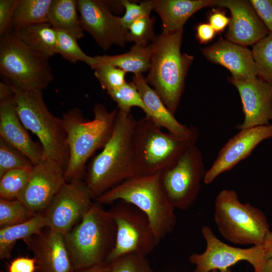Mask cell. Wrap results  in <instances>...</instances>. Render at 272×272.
<instances>
[{
  "label": "cell",
  "mask_w": 272,
  "mask_h": 272,
  "mask_svg": "<svg viewBox=\"0 0 272 272\" xmlns=\"http://www.w3.org/2000/svg\"><path fill=\"white\" fill-rule=\"evenodd\" d=\"M136 120L130 112L117 110L110 138L88 167L85 183L93 199L139 175L132 143Z\"/></svg>",
  "instance_id": "obj_1"
},
{
  "label": "cell",
  "mask_w": 272,
  "mask_h": 272,
  "mask_svg": "<svg viewBox=\"0 0 272 272\" xmlns=\"http://www.w3.org/2000/svg\"><path fill=\"white\" fill-rule=\"evenodd\" d=\"M95 200L101 205L123 200L134 205L146 215L159 242L171 233L176 225V209L163 190L161 172L130 178Z\"/></svg>",
  "instance_id": "obj_2"
},
{
  "label": "cell",
  "mask_w": 272,
  "mask_h": 272,
  "mask_svg": "<svg viewBox=\"0 0 272 272\" xmlns=\"http://www.w3.org/2000/svg\"><path fill=\"white\" fill-rule=\"evenodd\" d=\"M117 110L109 111L104 105L97 103L91 120L86 119L77 107L63 114L61 118L70 150L69 161L64 171L66 182L81 178L88 159L107 143L113 129Z\"/></svg>",
  "instance_id": "obj_3"
},
{
  "label": "cell",
  "mask_w": 272,
  "mask_h": 272,
  "mask_svg": "<svg viewBox=\"0 0 272 272\" xmlns=\"http://www.w3.org/2000/svg\"><path fill=\"white\" fill-rule=\"evenodd\" d=\"M182 33L183 29L162 32L155 37L152 42L153 51L146 79L173 114L179 105L185 77L193 59L192 56L181 53Z\"/></svg>",
  "instance_id": "obj_4"
},
{
  "label": "cell",
  "mask_w": 272,
  "mask_h": 272,
  "mask_svg": "<svg viewBox=\"0 0 272 272\" xmlns=\"http://www.w3.org/2000/svg\"><path fill=\"white\" fill-rule=\"evenodd\" d=\"M101 205L93 202L80 222L64 235L74 270L105 263L114 248L116 225Z\"/></svg>",
  "instance_id": "obj_5"
},
{
  "label": "cell",
  "mask_w": 272,
  "mask_h": 272,
  "mask_svg": "<svg viewBox=\"0 0 272 272\" xmlns=\"http://www.w3.org/2000/svg\"><path fill=\"white\" fill-rule=\"evenodd\" d=\"M161 128L146 116L136 120L132 143L139 175L153 174L171 167L196 145L199 135L198 128L192 125L184 137L165 133Z\"/></svg>",
  "instance_id": "obj_6"
},
{
  "label": "cell",
  "mask_w": 272,
  "mask_h": 272,
  "mask_svg": "<svg viewBox=\"0 0 272 272\" xmlns=\"http://www.w3.org/2000/svg\"><path fill=\"white\" fill-rule=\"evenodd\" d=\"M10 86L14 92V104L21 121L41 143L43 160L55 162L65 171L70 150L62 118L49 111L42 91L27 90Z\"/></svg>",
  "instance_id": "obj_7"
},
{
  "label": "cell",
  "mask_w": 272,
  "mask_h": 272,
  "mask_svg": "<svg viewBox=\"0 0 272 272\" xmlns=\"http://www.w3.org/2000/svg\"><path fill=\"white\" fill-rule=\"evenodd\" d=\"M48 59L27 46L13 30L1 37L0 73L10 85L42 91L53 79Z\"/></svg>",
  "instance_id": "obj_8"
},
{
  "label": "cell",
  "mask_w": 272,
  "mask_h": 272,
  "mask_svg": "<svg viewBox=\"0 0 272 272\" xmlns=\"http://www.w3.org/2000/svg\"><path fill=\"white\" fill-rule=\"evenodd\" d=\"M214 220L220 234L235 244H262L270 231L265 214L249 203L241 202L233 189H223L216 196Z\"/></svg>",
  "instance_id": "obj_9"
},
{
  "label": "cell",
  "mask_w": 272,
  "mask_h": 272,
  "mask_svg": "<svg viewBox=\"0 0 272 272\" xmlns=\"http://www.w3.org/2000/svg\"><path fill=\"white\" fill-rule=\"evenodd\" d=\"M109 211L116 225V238L106 263L110 264L126 254L146 256L153 251L159 242L143 212L123 200L116 201Z\"/></svg>",
  "instance_id": "obj_10"
},
{
  "label": "cell",
  "mask_w": 272,
  "mask_h": 272,
  "mask_svg": "<svg viewBox=\"0 0 272 272\" xmlns=\"http://www.w3.org/2000/svg\"><path fill=\"white\" fill-rule=\"evenodd\" d=\"M206 171L202 153L195 145L172 166L161 172L162 187L175 209L185 210L193 205Z\"/></svg>",
  "instance_id": "obj_11"
},
{
  "label": "cell",
  "mask_w": 272,
  "mask_h": 272,
  "mask_svg": "<svg viewBox=\"0 0 272 272\" xmlns=\"http://www.w3.org/2000/svg\"><path fill=\"white\" fill-rule=\"evenodd\" d=\"M201 233L206 242L205 251L189 256V261L195 265L194 272H231L230 267L241 261L250 263L254 272H262L266 261L262 244L248 248L230 246L218 239L207 226L201 228Z\"/></svg>",
  "instance_id": "obj_12"
},
{
  "label": "cell",
  "mask_w": 272,
  "mask_h": 272,
  "mask_svg": "<svg viewBox=\"0 0 272 272\" xmlns=\"http://www.w3.org/2000/svg\"><path fill=\"white\" fill-rule=\"evenodd\" d=\"M92 199L88 187L81 178L66 182L44 211L46 227L64 235L80 222Z\"/></svg>",
  "instance_id": "obj_13"
},
{
  "label": "cell",
  "mask_w": 272,
  "mask_h": 272,
  "mask_svg": "<svg viewBox=\"0 0 272 272\" xmlns=\"http://www.w3.org/2000/svg\"><path fill=\"white\" fill-rule=\"evenodd\" d=\"M77 3L84 31L90 33L102 49L106 50L113 45L124 46L127 31L105 1L79 0Z\"/></svg>",
  "instance_id": "obj_14"
},
{
  "label": "cell",
  "mask_w": 272,
  "mask_h": 272,
  "mask_svg": "<svg viewBox=\"0 0 272 272\" xmlns=\"http://www.w3.org/2000/svg\"><path fill=\"white\" fill-rule=\"evenodd\" d=\"M66 182L64 169L58 163L42 160L34 165L17 199L34 214L44 212Z\"/></svg>",
  "instance_id": "obj_15"
},
{
  "label": "cell",
  "mask_w": 272,
  "mask_h": 272,
  "mask_svg": "<svg viewBox=\"0 0 272 272\" xmlns=\"http://www.w3.org/2000/svg\"><path fill=\"white\" fill-rule=\"evenodd\" d=\"M272 138V124L240 130L219 151L217 158L207 170L203 182L212 183L220 175L233 169L250 155L262 142Z\"/></svg>",
  "instance_id": "obj_16"
},
{
  "label": "cell",
  "mask_w": 272,
  "mask_h": 272,
  "mask_svg": "<svg viewBox=\"0 0 272 272\" xmlns=\"http://www.w3.org/2000/svg\"><path fill=\"white\" fill-rule=\"evenodd\" d=\"M228 81L237 89L242 105L244 120L235 127L239 130L269 125L272 121V85L256 78Z\"/></svg>",
  "instance_id": "obj_17"
},
{
  "label": "cell",
  "mask_w": 272,
  "mask_h": 272,
  "mask_svg": "<svg viewBox=\"0 0 272 272\" xmlns=\"http://www.w3.org/2000/svg\"><path fill=\"white\" fill-rule=\"evenodd\" d=\"M212 6L230 10L231 17L226 37L231 42L240 45H254L269 33L249 1L214 0Z\"/></svg>",
  "instance_id": "obj_18"
},
{
  "label": "cell",
  "mask_w": 272,
  "mask_h": 272,
  "mask_svg": "<svg viewBox=\"0 0 272 272\" xmlns=\"http://www.w3.org/2000/svg\"><path fill=\"white\" fill-rule=\"evenodd\" d=\"M24 241L36 260V272H74L64 235L49 230Z\"/></svg>",
  "instance_id": "obj_19"
},
{
  "label": "cell",
  "mask_w": 272,
  "mask_h": 272,
  "mask_svg": "<svg viewBox=\"0 0 272 272\" xmlns=\"http://www.w3.org/2000/svg\"><path fill=\"white\" fill-rule=\"evenodd\" d=\"M201 51L210 61L227 69L234 79L247 80L257 78L252 52L244 46L220 38L215 44Z\"/></svg>",
  "instance_id": "obj_20"
},
{
  "label": "cell",
  "mask_w": 272,
  "mask_h": 272,
  "mask_svg": "<svg viewBox=\"0 0 272 272\" xmlns=\"http://www.w3.org/2000/svg\"><path fill=\"white\" fill-rule=\"evenodd\" d=\"M0 138L34 165L43 160L42 147L33 141L21 121L14 106V98L0 100Z\"/></svg>",
  "instance_id": "obj_21"
},
{
  "label": "cell",
  "mask_w": 272,
  "mask_h": 272,
  "mask_svg": "<svg viewBox=\"0 0 272 272\" xmlns=\"http://www.w3.org/2000/svg\"><path fill=\"white\" fill-rule=\"evenodd\" d=\"M132 82L150 112V118L155 124L160 127L165 128L174 135L184 137L187 135L190 126L180 123L175 118L156 91L149 86L142 74L134 75Z\"/></svg>",
  "instance_id": "obj_22"
},
{
  "label": "cell",
  "mask_w": 272,
  "mask_h": 272,
  "mask_svg": "<svg viewBox=\"0 0 272 272\" xmlns=\"http://www.w3.org/2000/svg\"><path fill=\"white\" fill-rule=\"evenodd\" d=\"M213 0H152L153 10L161 19L162 32L183 29L188 19L198 10L211 6Z\"/></svg>",
  "instance_id": "obj_23"
},
{
  "label": "cell",
  "mask_w": 272,
  "mask_h": 272,
  "mask_svg": "<svg viewBox=\"0 0 272 272\" xmlns=\"http://www.w3.org/2000/svg\"><path fill=\"white\" fill-rule=\"evenodd\" d=\"M27 46L49 58L57 52V33L48 22L28 26L14 30Z\"/></svg>",
  "instance_id": "obj_24"
},
{
  "label": "cell",
  "mask_w": 272,
  "mask_h": 272,
  "mask_svg": "<svg viewBox=\"0 0 272 272\" xmlns=\"http://www.w3.org/2000/svg\"><path fill=\"white\" fill-rule=\"evenodd\" d=\"M152 51V43L146 46L134 44L128 51L123 54L97 55L95 57L97 61V64H110L121 69L126 73L130 72L138 75L149 71Z\"/></svg>",
  "instance_id": "obj_25"
},
{
  "label": "cell",
  "mask_w": 272,
  "mask_h": 272,
  "mask_svg": "<svg viewBox=\"0 0 272 272\" xmlns=\"http://www.w3.org/2000/svg\"><path fill=\"white\" fill-rule=\"evenodd\" d=\"M46 227L43 214H36L29 220L17 225L1 227L0 230V259H9L15 243L42 233Z\"/></svg>",
  "instance_id": "obj_26"
},
{
  "label": "cell",
  "mask_w": 272,
  "mask_h": 272,
  "mask_svg": "<svg viewBox=\"0 0 272 272\" xmlns=\"http://www.w3.org/2000/svg\"><path fill=\"white\" fill-rule=\"evenodd\" d=\"M78 3L75 0H52L48 15V22L52 27L62 30L77 40L84 37L78 13Z\"/></svg>",
  "instance_id": "obj_27"
},
{
  "label": "cell",
  "mask_w": 272,
  "mask_h": 272,
  "mask_svg": "<svg viewBox=\"0 0 272 272\" xmlns=\"http://www.w3.org/2000/svg\"><path fill=\"white\" fill-rule=\"evenodd\" d=\"M52 0H18L12 23V30L48 22Z\"/></svg>",
  "instance_id": "obj_28"
},
{
  "label": "cell",
  "mask_w": 272,
  "mask_h": 272,
  "mask_svg": "<svg viewBox=\"0 0 272 272\" xmlns=\"http://www.w3.org/2000/svg\"><path fill=\"white\" fill-rule=\"evenodd\" d=\"M251 52L257 77L272 85V33L255 43Z\"/></svg>",
  "instance_id": "obj_29"
},
{
  "label": "cell",
  "mask_w": 272,
  "mask_h": 272,
  "mask_svg": "<svg viewBox=\"0 0 272 272\" xmlns=\"http://www.w3.org/2000/svg\"><path fill=\"white\" fill-rule=\"evenodd\" d=\"M55 29L57 33V53L70 62L83 61L93 69L97 63L95 57L90 56L84 52L78 44L77 40L68 33L57 28Z\"/></svg>",
  "instance_id": "obj_30"
},
{
  "label": "cell",
  "mask_w": 272,
  "mask_h": 272,
  "mask_svg": "<svg viewBox=\"0 0 272 272\" xmlns=\"http://www.w3.org/2000/svg\"><path fill=\"white\" fill-rule=\"evenodd\" d=\"M107 93L117 103L118 109L129 113L132 107H138L144 112L146 116L150 118V112L133 82H126L120 87Z\"/></svg>",
  "instance_id": "obj_31"
},
{
  "label": "cell",
  "mask_w": 272,
  "mask_h": 272,
  "mask_svg": "<svg viewBox=\"0 0 272 272\" xmlns=\"http://www.w3.org/2000/svg\"><path fill=\"white\" fill-rule=\"evenodd\" d=\"M36 214L30 211L18 199L0 198V226H10L25 222Z\"/></svg>",
  "instance_id": "obj_32"
},
{
  "label": "cell",
  "mask_w": 272,
  "mask_h": 272,
  "mask_svg": "<svg viewBox=\"0 0 272 272\" xmlns=\"http://www.w3.org/2000/svg\"><path fill=\"white\" fill-rule=\"evenodd\" d=\"M29 169H15L0 178V198L15 200L24 188L30 171Z\"/></svg>",
  "instance_id": "obj_33"
},
{
  "label": "cell",
  "mask_w": 272,
  "mask_h": 272,
  "mask_svg": "<svg viewBox=\"0 0 272 272\" xmlns=\"http://www.w3.org/2000/svg\"><path fill=\"white\" fill-rule=\"evenodd\" d=\"M34 165L22 153L0 138V178L11 170H31Z\"/></svg>",
  "instance_id": "obj_34"
},
{
  "label": "cell",
  "mask_w": 272,
  "mask_h": 272,
  "mask_svg": "<svg viewBox=\"0 0 272 272\" xmlns=\"http://www.w3.org/2000/svg\"><path fill=\"white\" fill-rule=\"evenodd\" d=\"M93 70L102 88L107 92L117 89L126 83V72L117 67L108 64H98Z\"/></svg>",
  "instance_id": "obj_35"
},
{
  "label": "cell",
  "mask_w": 272,
  "mask_h": 272,
  "mask_svg": "<svg viewBox=\"0 0 272 272\" xmlns=\"http://www.w3.org/2000/svg\"><path fill=\"white\" fill-rule=\"evenodd\" d=\"M154 21L149 17L139 19L133 22L127 31V41L134 44L148 45L155 38Z\"/></svg>",
  "instance_id": "obj_36"
},
{
  "label": "cell",
  "mask_w": 272,
  "mask_h": 272,
  "mask_svg": "<svg viewBox=\"0 0 272 272\" xmlns=\"http://www.w3.org/2000/svg\"><path fill=\"white\" fill-rule=\"evenodd\" d=\"M110 272H154L146 256L128 253L109 264Z\"/></svg>",
  "instance_id": "obj_37"
},
{
  "label": "cell",
  "mask_w": 272,
  "mask_h": 272,
  "mask_svg": "<svg viewBox=\"0 0 272 272\" xmlns=\"http://www.w3.org/2000/svg\"><path fill=\"white\" fill-rule=\"evenodd\" d=\"M121 3L125 12L122 17H119V21L122 28L126 31L133 22L150 16L153 10L151 1H143L139 5L129 1H121Z\"/></svg>",
  "instance_id": "obj_38"
},
{
  "label": "cell",
  "mask_w": 272,
  "mask_h": 272,
  "mask_svg": "<svg viewBox=\"0 0 272 272\" xmlns=\"http://www.w3.org/2000/svg\"><path fill=\"white\" fill-rule=\"evenodd\" d=\"M18 0L0 1V36L12 30V23Z\"/></svg>",
  "instance_id": "obj_39"
},
{
  "label": "cell",
  "mask_w": 272,
  "mask_h": 272,
  "mask_svg": "<svg viewBox=\"0 0 272 272\" xmlns=\"http://www.w3.org/2000/svg\"><path fill=\"white\" fill-rule=\"evenodd\" d=\"M249 2L269 33H272V0H250Z\"/></svg>",
  "instance_id": "obj_40"
},
{
  "label": "cell",
  "mask_w": 272,
  "mask_h": 272,
  "mask_svg": "<svg viewBox=\"0 0 272 272\" xmlns=\"http://www.w3.org/2000/svg\"><path fill=\"white\" fill-rule=\"evenodd\" d=\"M208 19L209 24L218 33L222 32L230 21V18L226 15L225 12L219 9H213Z\"/></svg>",
  "instance_id": "obj_41"
},
{
  "label": "cell",
  "mask_w": 272,
  "mask_h": 272,
  "mask_svg": "<svg viewBox=\"0 0 272 272\" xmlns=\"http://www.w3.org/2000/svg\"><path fill=\"white\" fill-rule=\"evenodd\" d=\"M36 262L35 258L20 257L14 259L9 265V272H36Z\"/></svg>",
  "instance_id": "obj_42"
},
{
  "label": "cell",
  "mask_w": 272,
  "mask_h": 272,
  "mask_svg": "<svg viewBox=\"0 0 272 272\" xmlns=\"http://www.w3.org/2000/svg\"><path fill=\"white\" fill-rule=\"evenodd\" d=\"M216 33L209 23H200L196 26V37L201 44H206L212 41Z\"/></svg>",
  "instance_id": "obj_43"
},
{
  "label": "cell",
  "mask_w": 272,
  "mask_h": 272,
  "mask_svg": "<svg viewBox=\"0 0 272 272\" xmlns=\"http://www.w3.org/2000/svg\"><path fill=\"white\" fill-rule=\"evenodd\" d=\"M14 92L12 87L5 82L0 83V100L13 99Z\"/></svg>",
  "instance_id": "obj_44"
},
{
  "label": "cell",
  "mask_w": 272,
  "mask_h": 272,
  "mask_svg": "<svg viewBox=\"0 0 272 272\" xmlns=\"http://www.w3.org/2000/svg\"><path fill=\"white\" fill-rule=\"evenodd\" d=\"M262 246L265 260L272 258V232L269 231L265 236Z\"/></svg>",
  "instance_id": "obj_45"
},
{
  "label": "cell",
  "mask_w": 272,
  "mask_h": 272,
  "mask_svg": "<svg viewBox=\"0 0 272 272\" xmlns=\"http://www.w3.org/2000/svg\"><path fill=\"white\" fill-rule=\"evenodd\" d=\"M74 272H110V266L109 264L103 263L75 270Z\"/></svg>",
  "instance_id": "obj_46"
},
{
  "label": "cell",
  "mask_w": 272,
  "mask_h": 272,
  "mask_svg": "<svg viewBox=\"0 0 272 272\" xmlns=\"http://www.w3.org/2000/svg\"><path fill=\"white\" fill-rule=\"evenodd\" d=\"M262 272H272V258L267 259L263 265Z\"/></svg>",
  "instance_id": "obj_47"
},
{
  "label": "cell",
  "mask_w": 272,
  "mask_h": 272,
  "mask_svg": "<svg viewBox=\"0 0 272 272\" xmlns=\"http://www.w3.org/2000/svg\"><path fill=\"white\" fill-rule=\"evenodd\" d=\"M211 272H219V271L218 270H213Z\"/></svg>",
  "instance_id": "obj_48"
}]
</instances>
